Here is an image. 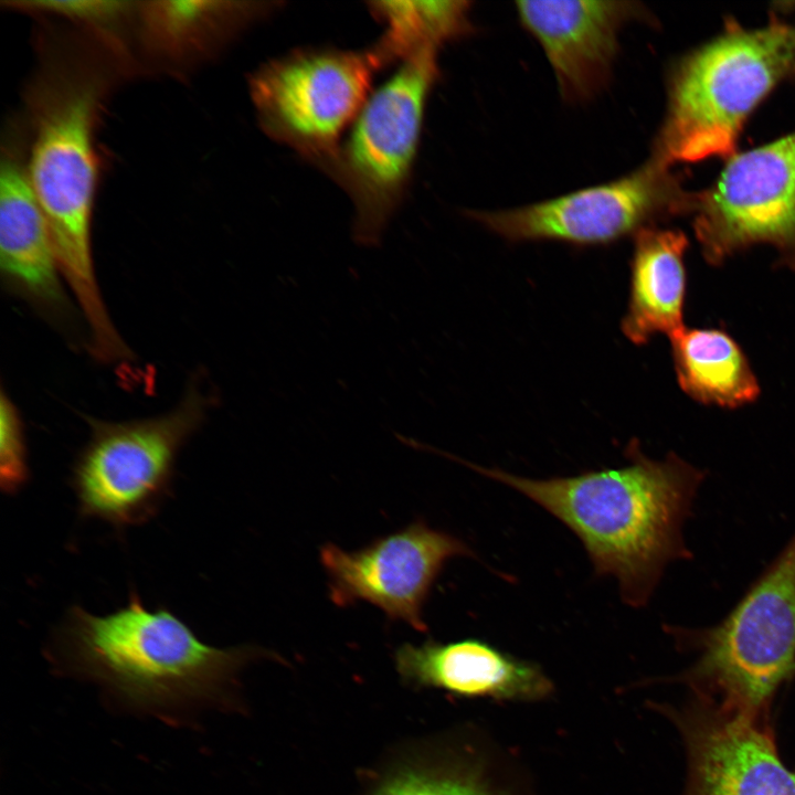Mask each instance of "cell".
<instances>
[{"label":"cell","mask_w":795,"mask_h":795,"mask_svg":"<svg viewBox=\"0 0 795 795\" xmlns=\"http://www.w3.org/2000/svg\"><path fill=\"white\" fill-rule=\"evenodd\" d=\"M628 464L575 476L534 479L448 455L537 504L581 541L597 576H611L632 607L650 601L666 568L690 560L683 527L706 471L675 453L645 455L637 441Z\"/></svg>","instance_id":"6da1fadb"},{"label":"cell","mask_w":795,"mask_h":795,"mask_svg":"<svg viewBox=\"0 0 795 795\" xmlns=\"http://www.w3.org/2000/svg\"><path fill=\"white\" fill-rule=\"evenodd\" d=\"M262 654L251 646L208 645L169 608H148L132 591L126 605L106 615L71 606L49 645L61 671L158 712L222 698L239 671Z\"/></svg>","instance_id":"7a4b0ae2"},{"label":"cell","mask_w":795,"mask_h":795,"mask_svg":"<svg viewBox=\"0 0 795 795\" xmlns=\"http://www.w3.org/2000/svg\"><path fill=\"white\" fill-rule=\"evenodd\" d=\"M105 77L78 60H51L30 89L33 140L26 172L45 214L59 265L84 317L89 346L118 350L116 330L98 287L92 254L97 180L94 146Z\"/></svg>","instance_id":"3957f363"},{"label":"cell","mask_w":795,"mask_h":795,"mask_svg":"<svg viewBox=\"0 0 795 795\" xmlns=\"http://www.w3.org/2000/svg\"><path fill=\"white\" fill-rule=\"evenodd\" d=\"M794 77L795 22L772 17L760 28H745L728 20L716 38L674 66L653 158L670 167L732 156L750 114Z\"/></svg>","instance_id":"277c9868"},{"label":"cell","mask_w":795,"mask_h":795,"mask_svg":"<svg viewBox=\"0 0 795 795\" xmlns=\"http://www.w3.org/2000/svg\"><path fill=\"white\" fill-rule=\"evenodd\" d=\"M665 629L693 655L678 681L692 693L767 718L776 690L795 676V534L719 623Z\"/></svg>","instance_id":"5b68a950"},{"label":"cell","mask_w":795,"mask_h":795,"mask_svg":"<svg viewBox=\"0 0 795 795\" xmlns=\"http://www.w3.org/2000/svg\"><path fill=\"white\" fill-rule=\"evenodd\" d=\"M437 53H423L369 96L348 138L324 171L353 204L352 239L380 245L412 178L425 109L438 78Z\"/></svg>","instance_id":"8992f818"},{"label":"cell","mask_w":795,"mask_h":795,"mask_svg":"<svg viewBox=\"0 0 795 795\" xmlns=\"http://www.w3.org/2000/svg\"><path fill=\"white\" fill-rule=\"evenodd\" d=\"M211 404L194 379L178 405L159 416L120 423L91 420V437L71 471L80 516L116 531L150 521L171 495L180 449Z\"/></svg>","instance_id":"52a82bcc"},{"label":"cell","mask_w":795,"mask_h":795,"mask_svg":"<svg viewBox=\"0 0 795 795\" xmlns=\"http://www.w3.org/2000/svg\"><path fill=\"white\" fill-rule=\"evenodd\" d=\"M385 66L374 44L359 51L305 47L268 61L248 80L258 124L325 171Z\"/></svg>","instance_id":"ba28073f"},{"label":"cell","mask_w":795,"mask_h":795,"mask_svg":"<svg viewBox=\"0 0 795 795\" xmlns=\"http://www.w3.org/2000/svg\"><path fill=\"white\" fill-rule=\"evenodd\" d=\"M688 213L710 265L766 244L795 272V131L730 156L713 184L690 192Z\"/></svg>","instance_id":"9c48e42d"},{"label":"cell","mask_w":795,"mask_h":795,"mask_svg":"<svg viewBox=\"0 0 795 795\" xmlns=\"http://www.w3.org/2000/svg\"><path fill=\"white\" fill-rule=\"evenodd\" d=\"M689 193L653 157L627 176L547 201L469 216L512 241H562L607 244L635 235L653 222L687 213Z\"/></svg>","instance_id":"30bf717a"},{"label":"cell","mask_w":795,"mask_h":795,"mask_svg":"<svg viewBox=\"0 0 795 795\" xmlns=\"http://www.w3.org/2000/svg\"><path fill=\"white\" fill-rule=\"evenodd\" d=\"M475 558L460 539L413 522L406 528L347 551L333 543L320 549L330 600L338 606L368 602L392 621L426 632L424 605L446 562Z\"/></svg>","instance_id":"8fae6325"},{"label":"cell","mask_w":795,"mask_h":795,"mask_svg":"<svg viewBox=\"0 0 795 795\" xmlns=\"http://www.w3.org/2000/svg\"><path fill=\"white\" fill-rule=\"evenodd\" d=\"M692 695L666 711L686 748L683 795H795V771L782 762L767 718Z\"/></svg>","instance_id":"7c38bea8"},{"label":"cell","mask_w":795,"mask_h":795,"mask_svg":"<svg viewBox=\"0 0 795 795\" xmlns=\"http://www.w3.org/2000/svg\"><path fill=\"white\" fill-rule=\"evenodd\" d=\"M521 24L539 42L570 102H585L608 83L624 25L645 17L635 1H517Z\"/></svg>","instance_id":"4fadbf2b"},{"label":"cell","mask_w":795,"mask_h":795,"mask_svg":"<svg viewBox=\"0 0 795 795\" xmlns=\"http://www.w3.org/2000/svg\"><path fill=\"white\" fill-rule=\"evenodd\" d=\"M394 660L407 683L458 697L537 701L553 690L538 664L479 638L427 640L418 646L406 643L396 649Z\"/></svg>","instance_id":"5bb4252c"},{"label":"cell","mask_w":795,"mask_h":795,"mask_svg":"<svg viewBox=\"0 0 795 795\" xmlns=\"http://www.w3.org/2000/svg\"><path fill=\"white\" fill-rule=\"evenodd\" d=\"M0 267L12 292L51 320L67 321L70 301L45 214L26 168L11 153L0 170Z\"/></svg>","instance_id":"9a60e30c"},{"label":"cell","mask_w":795,"mask_h":795,"mask_svg":"<svg viewBox=\"0 0 795 795\" xmlns=\"http://www.w3.org/2000/svg\"><path fill=\"white\" fill-rule=\"evenodd\" d=\"M634 236L629 298L621 326L625 337L640 346L685 327L688 240L679 230L653 226Z\"/></svg>","instance_id":"2e32d148"},{"label":"cell","mask_w":795,"mask_h":795,"mask_svg":"<svg viewBox=\"0 0 795 795\" xmlns=\"http://www.w3.org/2000/svg\"><path fill=\"white\" fill-rule=\"evenodd\" d=\"M669 339L678 384L689 398L724 409L757 399L759 381L742 348L725 330L683 327Z\"/></svg>","instance_id":"e0dca14e"},{"label":"cell","mask_w":795,"mask_h":795,"mask_svg":"<svg viewBox=\"0 0 795 795\" xmlns=\"http://www.w3.org/2000/svg\"><path fill=\"white\" fill-rule=\"evenodd\" d=\"M142 31L162 55L182 59L220 45L276 2L165 0L139 3Z\"/></svg>","instance_id":"ac0fdd59"},{"label":"cell","mask_w":795,"mask_h":795,"mask_svg":"<svg viewBox=\"0 0 795 795\" xmlns=\"http://www.w3.org/2000/svg\"><path fill=\"white\" fill-rule=\"evenodd\" d=\"M369 10L384 31L374 43L388 65L466 35L471 25L468 1H372Z\"/></svg>","instance_id":"d6986e66"},{"label":"cell","mask_w":795,"mask_h":795,"mask_svg":"<svg viewBox=\"0 0 795 795\" xmlns=\"http://www.w3.org/2000/svg\"><path fill=\"white\" fill-rule=\"evenodd\" d=\"M372 795H509L478 759L442 756L406 764L390 773Z\"/></svg>","instance_id":"ffe728a7"},{"label":"cell","mask_w":795,"mask_h":795,"mask_svg":"<svg viewBox=\"0 0 795 795\" xmlns=\"http://www.w3.org/2000/svg\"><path fill=\"white\" fill-rule=\"evenodd\" d=\"M28 448L23 423L11 399H0V485L7 495L18 494L29 481Z\"/></svg>","instance_id":"44dd1931"},{"label":"cell","mask_w":795,"mask_h":795,"mask_svg":"<svg viewBox=\"0 0 795 795\" xmlns=\"http://www.w3.org/2000/svg\"><path fill=\"white\" fill-rule=\"evenodd\" d=\"M8 7L25 12L57 15L68 20L107 29L136 11L137 2L108 0H10Z\"/></svg>","instance_id":"7402d4cb"}]
</instances>
